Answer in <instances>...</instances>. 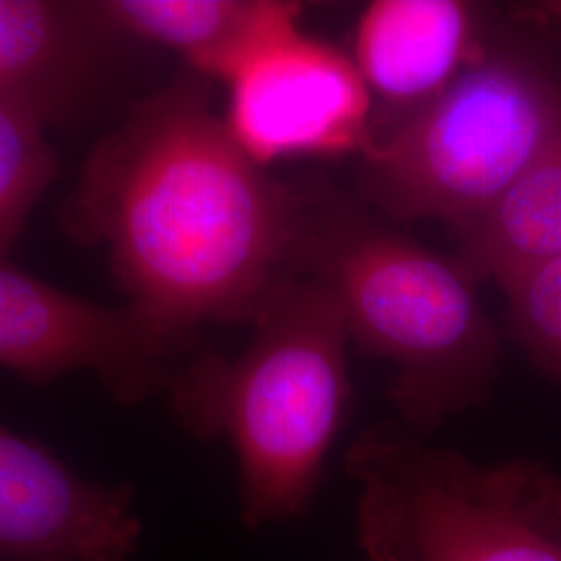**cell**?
Segmentation results:
<instances>
[{"label":"cell","mask_w":561,"mask_h":561,"mask_svg":"<svg viewBox=\"0 0 561 561\" xmlns=\"http://www.w3.org/2000/svg\"><path fill=\"white\" fill-rule=\"evenodd\" d=\"M250 324L238 356L185 362L167 396L187 433L233 447L241 524L259 530L312 505L350 401V335L331 289L294 271Z\"/></svg>","instance_id":"obj_3"},{"label":"cell","mask_w":561,"mask_h":561,"mask_svg":"<svg viewBox=\"0 0 561 561\" xmlns=\"http://www.w3.org/2000/svg\"><path fill=\"white\" fill-rule=\"evenodd\" d=\"M561 127V83L533 59L484 53L364 150L366 196L396 221L481 219Z\"/></svg>","instance_id":"obj_5"},{"label":"cell","mask_w":561,"mask_h":561,"mask_svg":"<svg viewBox=\"0 0 561 561\" xmlns=\"http://www.w3.org/2000/svg\"><path fill=\"white\" fill-rule=\"evenodd\" d=\"M366 561H561V479L545 463L479 466L401 422L345 454Z\"/></svg>","instance_id":"obj_4"},{"label":"cell","mask_w":561,"mask_h":561,"mask_svg":"<svg viewBox=\"0 0 561 561\" xmlns=\"http://www.w3.org/2000/svg\"><path fill=\"white\" fill-rule=\"evenodd\" d=\"M484 53L466 2L377 0L362 13L354 62L370 92L410 117Z\"/></svg>","instance_id":"obj_10"},{"label":"cell","mask_w":561,"mask_h":561,"mask_svg":"<svg viewBox=\"0 0 561 561\" xmlns=\"http://www.w3.org/2000/svg\"><path fill=\"white\" fill-rule=\"evenodd\" d=\"M129 42L175 50L187 69L227 81L262 46L300 30L301 7L283 0H90Z\"/></svg>","instance_id":"obj_11"},{"label":"cell","mask_w":561,"mask_h":561,"mask_svg":"<svg viewBox=\"0 0 561 561\" xmlns=\"http://www.w3.org/2000/svg\"><path fill=\"white\" fill-rule=\"evenodd\" d=\"M141 530L131 484L85 479L0 426V561H131Z\"/></svg>","instance_id":"obj_8"},{"label":"cell","mask_w":561,"mask_h":561,"mask_svg":"<svg viewBox=\"0 0 561 561\" xmlns=\"http://www.w3.org/2000/svg\"><path fill=\"white\" fill-rule=\"evenodd\" d=\"M210 92L185 67L134 102L62 208L76 240L106 250L127 308L180 370L202 327L254 321L291 236L289 187L241 150Z\"/></svg>","instance_id":"obj_1"},{"label":"cell","mask_w":561,"mask_h":561,"mask_svg":"<svg viewBox=\"0 0 561 561\" xmlns=\"http://www.w3.org/2000/svg\"><path fill=\"white\" fill-rule=\"evenodd\" d=\"M545 13L553 15V18H561V2H549L545 4Z\"/></svg>","instance_id":"obj_15"},{"label":"cell","mask_w":561,"mask_h":561,"mask_svg":"<svg viewBox=\"0 0 561 561\" xmlns=\"http://www.w3.org/2000/svg\"><path fill=\"white\" fill-rule=\"evenodd\" d=\"M119 42L92 2L0 0V101L46 127L73 119L111 83Z\"/></svg>","instance_id":"obj_9"},{"label":"cell","mask_w":561,"mask_h":561,"mask_svg":"<svg viewBox=\"0 0 561 561\" xmlns=\"http://www.w3.org/2000/svg\"><path fill=\"white\" fill-rule=\"evenodd\" d=\"M287 271L321 280L340 301L350 340L389 362V400L426 437L482 405L497 377L500 333L477 280L368 215L329 185L289 187Z\"/></svg>","instance_id":"obj_2"},{"label":"cell","mask_w":561,"mask_h":561,"mask_svg":"<svg viewBox=\"0 0 561 561\" xmlns=\"http://www.w3.org/2000/svg\"><path fill=\"white\" fill-rule=\"evenodd\" d=\"M456 262L500 287L561 259V127L502 198L458 233Z\"/></svg>","instance_id":"obj_12"},{"label":"cell","mask_w":561,"mask_h":561,"mask_svg":"<svg viewBox=\"0 0 561 561\" xmlns=\"http://www.w3.org/2000/svg\"><path fill=\"white\" fill-rule=\"evenodd\" d=\"M225 83V123L261 167L289 157L364 154L373 141L370 90L356 62L300 30L262 46Z\"/></svg>","instance_id":"obj_6"},{"label":"cell","mask_w":561,"mask_h":561,"mask_svg":"<svg viewBox=\"0 0 561 561\" xmlns=\"http://www.w3.org/2000/svg\"><path fill=\"white\" fill-rule=\"evenodd\" d=\"M46 125L18 104L0 101V259L55 180L57 157Z\"/></svg>","instance_id":"obj_13"},{"label":"cell","mask_w":561,"mask_h":561,"mask_svg":"<svg viewBox=\"0 0 561 561\" xmlns=\"http://www.w3.org/2000/svg\"><path fill=\"white\" fill-rule=\"evenodd\" d=\"M0 368L46 387L88 370L121 403L167 393L180 373L140 319L59 289L0 259Z\"/></svg>","instance_id":"obj_7"},{"label":"cell","mask_w":561,"mask_h":561,"mask_svg":"<svg viewBox=\"0 0 561 561\" xmlns=\"http://www.w3.org/2000/svg\"><path fill=\"white\" fill-rule=\"evenodd\" d=\"M507 331L542 373L561 385V259L502 285Z\"/></svg>","instance_id":"obj_14"}]
</instances>
